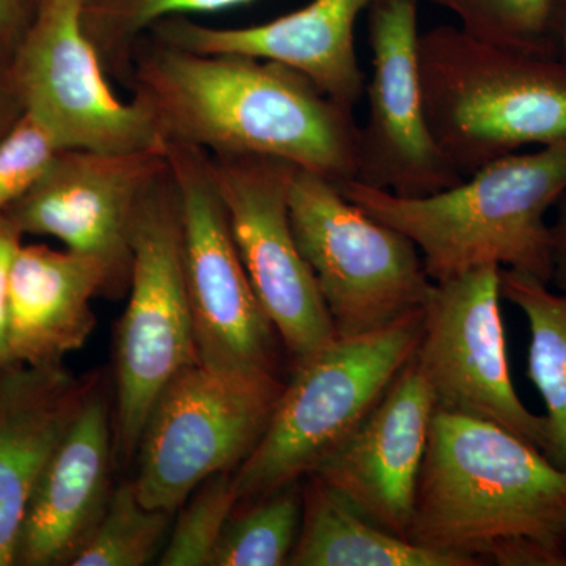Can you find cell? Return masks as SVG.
<instances>
[{
	"mask_svg": "<svg viewBox=\"0 0 566 566\" xmlns=\"http://www.w3.org/2000/svg\"><path fill=\"white\" fill-rule=\"evenodd\" d=\"M164 142L210 156H270L333 182L354 180L359 125L300 71L234 54H197L144 35L125 82Z\"/></svg>",
	"mask_w": 566,
	"mask_h": 566,
	"instance_id": "1",
	"label": "cell"
},
{
	"mask_svg": "<svg viewBox=\"0 0 566 566\" xmlns=\"http://www.w3.org/2000/svg\"><path fill=\"white\" fill-rule=\"evenodd\" d=\"M408 539L464 566H566V471L501 424L436 409Z\"/></svg>",
	"mask_w": 566,
	"mask_h": 566,
	"instance_id": "2",
	"label": "cell"
},
{
	"mask_svg": "<svg viewBox=\"0 0 566 566\" xmlns=\"http://www.w3.org/2000/svg\"><path fill=\"white\" fill-rule=\"evenodd\" d=\"M334 185L376 221L408 237L431 282L485 266L553 282V227L546 218L566 192V145L495 159L433 196L400 197L356 180Z\"/></svg>",
	"mask_w": 566,
	"mask_h": 566,
	"instance_id": "3",
	"label": "cell"
},
{
	"mask_svg": "<svg viewBox=\"0 0 566 566\" xmlns=\"http://www.w3.org/2000/svg\"><path fill=\"white\" fill-rule=\"evenodd\" d=\"M424 112L464 177L524 147L566 145V61L505 50L458 25L420 33Z\"/></svg>",
	"mask_w": 566,
	"mask_h": 566,
	"instance_id": "4",
	"label": "cell"
},
{
	"mask_svg": "<svg viewBox=\"0 0 566 566\" xmlns=\"http://www.w3.org/2000/svg\"><path fill=\"white\" fill-rule=\"evenodd\" d=\"M422 316L420 308L375 333L337 338L292 368L266 431L234 471L240 504L314 474L352 438L415 357Z\"/></svg>",
	"mask_w": 566,
	"mask_h": 566,
	"instance_id": "5",
	"label": "cell"
},
{
	"mask_svg": "<svg viewBox=\"0 0 566 566\" xmlns=\"http://www.w3.org/2000/svg\"><path fill=\"white\" fill-rule=\"evenodd\" d=\"M133 270L125 314L114 337V458H136L156 397L178 371L197 364L182 271L181 218L170 167L142 197L133 226Z\"/></svg>",
	"mask_w": 566,
	"mask_h": 566,
	"instance_id": "6",
	"label": "cell"
},
{
	"mask_svg": "<svg viewBox=\"0 0 566 566\" xmlns=\"http://www.w3.org/2000/svg\"><path fill=\"white\" fill-rule=\"evenodd\" d=\"M290 222L338 338L420 311L433 289L416 244L376 221L322 175L294 169Z\"/></svg>",
	"mask_w": 566,
	"mask_h": 566,
	"instance_id": "7",
	"label": "cell"
},
{
	"mask_svg": "<svg viewBox=\"0 0 566 566\" xmlns=\"http://www.w3.org/2000/svg\"><path fill=\"white\" fill-rule=\"evenodd\" d=\"M285 382L273 374L182 368L156 397L137 447L142 504L177 512L205 480L234 472L270 424Z\"/></svg>",
	"mask_w": 566,
	"mask_h": 566,
	"instance_id": "8",
	"label": "cell"
},
{
	"mask_svg": "<svg viewBox=\"0 0 566 566\" xmlns=\"http://www.w3.org/2000/svg\"><path fill=\"white\" fill-rule=\"evenodd\" d=\"M181 218L182 271L197 364L218 374L279 375L273 323L234 244L208 153L166 142Z\"/></svg>",
	"mask_w": 566,
	"mask_h": 566,
	"instance_id": "9",
	"label": "cell"
},
{
	"mask_svg": "<svg viewBox=\"0 0 566 566\" xmlns=\"http://www.w3.org/2000/svg\"><path fill=\"white\" fill-rule=\"evenodd\" d=\"M84 0H41L35 18L9 59L25 114L55 137L62 150L128 153L164 148L150 112L123 102L109 84L98 51L82 28Z\"/></svg>",
	"mask_w": 566,
	"mask_h": 566,
	"instance_id": "10",
	"label": "cell"
},
{
	"mask_svg": "<svg viewBox=\"0 0 566 566\" xmlns=\"http://www.w3.org/2000/svg\"><path fill=\"white\" fill-rule=\"evenodd\" d=\"M234 244L292 368L337 340L311 268L294 240L289 191L293 164L270 156H210Z\"/></svg>",
	"mask_w": 566,
	"mask_h": 566,
	"instance_id": "11",
	"label": "cell"
},
{
	"mask_svg": "<svg viewBox=\"0 0 566 566\" xmlns=\"http://www.w3.org/2000/svg\"><path fill=\"white\" fill-rule=\"evenodd\" d=\"M501 270L479 268L433 283L415 357L436 409L501 424L546 452L545 416L521 401L510 376Z\"/></svg>",
	"mask_w": 566,
	"mask_h": 566,
	"instance_id": "12",
	"label": "cell"
},
{
	"mask_svg": "<svg viewBox=\"0 0 566 566\" xmlns=\"http://www.w3.org/2000/svg\"><path fill=\"white\" fill-rule=\"evenodd\" d=\"M419 2L374 0L367 10L371 76L354 180L400 197L433 196L464 178L436 140L424 112Z\"/></svg>",
	"mask_w": 566,
	"mask_h": 566,
	"instance_id": "13",
	"label": "cell"
},
{
	"mask_svg": "<svg viewBox=\"0 0 566 566\" xmlns=\"http://www.w3.org/2000/svg\"><path fill=\"white\" fill-rule=\"evenodd\" d=\"M169 170L166 147L128 153L62 150L3 212L22 237H51L106 266L111 297L129 289L133 226L142 197Z\"/></svg>",
	"mask_w": 566,
	"mask_h": 566,
	"instance_id": "14",
	"label": "cell"
},
{
	"mask_svg": "<svg viewBox=\"0 0 566 566\" xmlns=\"http://www.w3.org/2000/svg\"><path fill=\"white\" fill-rule=\"evenodd\" d=\"M434 411L433 392L411 359L314 474L371 523L408 539Z\"/></svg>",
	"mask_w": 566,
	"mask_h": 566,
	"instance_id": "15",
	"label": "cell"
},
{
	"mask_svg": "<svg viewBox=\"0 0 566 566\" xmlns=\"http://www.w3.org/2000/svg\"><path fill=\"white\" fill-rule=\"evenodd\" d=\"M371 3L311 0L292 13L245 28H212L189 17H172L156 22L145 35L197 54L248 55L281 63L354 111L367 85L357 59L356 25Z\"/></svg>",
	"mask_w": 566,
	"mask_h": 566,
	"instance_id": "16",
	"label": "cell"
},
{
	"mask_svg": "<svg viewBox=\"0 0 566 566\" xmlns=\"http://www.w3.org/2000/svg\"><path fill=\"white\" fill-rule=\"evenodd\" d=\"M114 461V430L103 376L33 488L14 565H71L109 502Z\"/></svg>",
	"mask_w": 566,
	"mask_h": 566,
	"instance_id": "17",
	"label": "cell"
},
{
	"mask_svg": "<svg viewBox=\"0 0 566 566\" xmlns=\"http://www.w3.org/2000/svg\"><path fill=\"white\" fill-rule=\"evenodd\" d=\"M103 374L11 364L0 374V566L14 565L33 488Z\"/></svg>",
	"mask_w": 566,
	"mask_h": 566,
	"instance_id": "18",
	"label": "cell"
},
{
	"mask_svg": "<svg viewBox=\"0 0 566 566\" xmlns=\"http://www.w3.org/2000/svg\"><path fill=\"white\" fill-rule=\"evenodd\" d=\"M109 296L106 266L92 256L21 244L11 264L9 352L11 363L50 367L77 352L96 326L92 300Z\"/></svg>",
	"mask_w": 566,
	"mask_h": 566,
	"instance_id": "19",
	"label": "cell"
},
{
	"mask_svg": "<svg viewBox=\"0 0 566 566\" xmlns=\"http://www.w3.org/2000/svg\"><path fill=\"white\" fill-rule=\"evenodd\" d=\"M292 566H464L371 523L315 474L303 480V520Z\"/></svg>",
	"mask_w": 566,
	"mask_h": 566,
	"instance_id": "20",
	"label": "cell"
},
{
	"mask_svg": "<svg viewBox=\"0 0 566 566\" xmlns=\"http://www.w3.org/2000/svg\"><path fill=\"white\" fill-rule=\"evenodd\" d=\"M501 292L526 316L527 376L546 406L545 455L566 471V290L553 292L534 275L502 268Z\"/></svg>",
	"mask_w": 566,
	"mask_h": 566,
	"instance_id": "21",
	"label": "cell"
},
{
	"mask_svg": "<svg viewBox=\"0 0 566 566\" xmlns=\"http://www.w3.org/2000/svg\"><path fill=\"white\" fill-rule=\"evenodd\" d=\"M251 2L255 0H84L82 28L98 51L107 74L126 82L134 48L156 22L218 13Z\"/></svg>",
	"mask_w": 566,
	"mask_h": 566,
	"instance_id": "22",
	"label": "cell"
},
{
	"mask_svg": "<svg viewBox=\"0 0 566 566\" xmlns=\"http://www.w3.org/2000/svg\"><path fill=\"white\" fill-rule=\"evenodd\" d=\"M303 520V480L244 502L223 528L210 566H282L290 557Z\"/></svg>",
	"mask_w": 566,
	"mask_h": 566,
	"instance_id": "23",
	"label": "cell"
},
{
	"mask_svg": "<svg viewBox=\"0 0 566 566\" xmlns=\"http://www.w3.org/2000/svg\"><path fill=\"white\" fill-rule=\"evenodd\" d=\"M172 513L142 504L133 480L112 490L102 520L73 558V566H144L158 556Z\"/></svg>",
	"mask_w": 566,
	"mask_h": 566,
	"instance_id": "24",
	"label": "cell"
},
{
	"mask_svg": "<svg viewBox=\"0 0 566 566\" xmlns=\"http://www.w3.org/2000/svg\"><path fill=\"white\" fill-rule=\"evenodd\" d=\"M455 14L472 39L505 50L554 55L551 48L556 0H430Z\"/></svg>",
	"mask_w": 566,
	"mask_h": 566,
	"instance_id": "25",
	"label": "cell"
},
{
	"mask_svg": "<svg viewBox=\"0 0 566 566\" xmlns=\"http://www.w3.org/2000/svg\"><path fill=\"white\" fill-rule=\"evenodd\" d=\"M238 504L234 472H219L205 480L182 504L158 565L210 566L223 528Z\"/></svg>",
	"mask_w": 566,
	"mask_h": 566,
	"instance_id": "26",
	"label": "cell"
},
{
	"mask_svg": "<svg viewBox=\"0 0 566 566\" xmlns=\"http://www.w3.org/2000/svg\"><path fill=\"white\" fill-rule=\"evenodd\" d=\"M59 151L62 148L55 137L22 112L0 137V214L31 191Z\"/></svg>",
	"mask_w": 566,
	"mask_h": 566,
	"instance_id": "27",
	"label": "cell"
},
{
	"mask_svg": "<svg viewBox=\"0 0 566 566\" xmlns=\"http://www.w3.org/2000/svg\"><path fill=\"white\" fill-rule=\"evenodd\" d=\"M22 234L17 227L0 214V374L10 367L9 352V285L11 264L22 244Z\"/></svg>",
	"mask_w": 566,
	"mask_h": 566,
	"instance_id": "28",
	"label": "cell"
},
{
	"mask_svg": "<svg viewBox=\"0 0 566 566\" xmlns=\"http://www.w3.org/2000/svg\"><path fill=\"white\" fill-rule=\"evenodd\" d=\"M41 0H0V52L10 59L35 18Z\"/></svg>",
	"mask_w": 566,
	"mask_h": 566,
	"instance_id": "29",
	"label": "cell"
},
{
	"mask_svg": "<svg viewBox=\"0 0 566 566\" xmlns=\"http://www.w3.org/2000/svg\"><path fill=\"white\" fill-rule=\"evenodd\" d=\"M22 104L11 82L9 59L0 52V137L21 117Z\"/></svg>",
	"mask_w": 566,
	"mask_h": 566,
	"instance_id": "30",
	"label": "cell"
},
{
	"mask_svg": "<svg viewBox=\"0 0 566 566\" xmlns=\"http://www.w3.org/2000/svg\"><path fill=\"white\" fill-rule=\"evenodd\" d=\"M558 211L553 227L554 273L553 282L557 290H566V192L557 202Z\"/></svg>",
	"mask_w": 566,
	"mask_h": 566,
	"instance_id": "31",
	"label": "cell"
},
{
	"mask_svg": "<svg viewBox=\"0 0 566 566\" xmlns=\"http://www.w3.org/2000/svg\"><path fill=\"white\" fill-rule=\"evenodd\" d=\"M553 54L566 61V0H556L553 24H551Z\"/></svg>",
	"mask_w": 566,
	"mask_h": 566,
	"instance_id": "32",
	"label": "cell"
}]
</instances>
